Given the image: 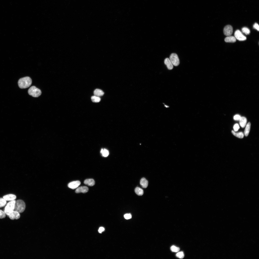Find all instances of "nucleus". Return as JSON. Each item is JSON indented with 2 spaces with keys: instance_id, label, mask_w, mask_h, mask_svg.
<instances>
[{
  "instance_id": "1",
  "label": "nucleus",
  "mask_w": 259,
  "mask_h": 259,
  "mask_svg": "<svg viewBox=\"0 0 259 259\" xmlns=\"http://www.w3.org/2000/svg\"><path fill=\"white\" fill-rule=\"evenodd\" d=\"M32 83L31 79L28 77L20 78L18 82L19 87L22 89L25 88L29 87L30 86Z\"/></svg>"
},
{
  "instance_id": "2",
  "label": "nucleus",
  "mask_w": 259,
  "mask_h": 259,
  "mask_svg": "<svg viewBox=\"0 0 259 259\" xmlns=\"http://www.w3.org/2000/svg\"><path fill=\"white\" fill-rule=\"evenodd\" d=\"M25 208V205L23 200H18L16 201L14 210L19 213L23 212Z\"/></svg>"
},
{
  "instance_id": "3",
  "label": "nucleus",
  "mask_w": 259,
  "mask_h": 259,
  "mask_svg": "<svg viewBox=\"0 0 259 259\" xmlns=\"http://www.w3.org/2000/svg\"><path fill=\"white\" fill-rule=\"evenodd\" d=\"M28 92L29 95L35 97H38L41 93V90L34 86L31 87L29 89Z\"/></svg>"
},
{
  "instance_id": "4",
  "label": "nucleus",
  "mask_w": 259,
  "mask_h": 259,
  "mask_svg": "<svg viewBox=\"0 0 259 259\" xmlns=\"http://www.w3.org/2000/svg\"><path fill=\"white\" fill-rule=\"evenodd\" d=\"M15 201L14 200L11 201L7 204L5 208L4 212L7 216L14 210Z\"/></svg>"
},
{
  "instance_id": "5",
  "label": "nucleus",
  "mask_w": 259,
  "mask_h": 259,
  "mask_svg": "<svg viewBox=\"0 0 259 259\" xmlns=\"http://www.w3.org/2000/svg\"><path fill=\"white\" fill-rule=\"evenodd\" d=\"M169 58L173 65L175 66L179 65L180 61L177 54L174 53H171L170 56Z\"/></svg>"
},
{
  "instance_id": "6",
  "label": "nucleus",
  "mask_w": 259,
  "mask_h": 259,
  "mask_svg": "<svg viewBox=\"0 0 259 259\" xmlns=\"http://www.w3.org/2000/svg\"><path fill=\"white\" fill-rule=\"evenodd\" d=\"M234 35L236 39L240 41H244L247 39L246 37L239 30H237L235 31Z\"/></svg>"
},
{
  "instance_id": "7",
  "label": "nucleus",
  "mask_w": 259,
  "mask_h": 259,
  "mask_svg": "<svg viewBox=\"0 0 259 259\" xmlns=\"http://www.w3.org/2000/svg\"><path fill=\"white\" fill-rule=\"evenodd\" d=\"M224 33L225 35L228 36H231L233 32V28L231 26L227 25L225 26L224 28Z\"/></svg>"
},
{
  "instance_id": "8",
  "label": "nucleus",
  "mask_w": 259,
  "mask_h": 259,
  "mask_svg": "<svg viewBox=\"0 0 259 259\" xmlns=\"http://www.w3.org/2000/svg\"><path fill=\"white\" fill-rule=\"evenodd\" d=\"M8 216L11 219L13 220L18 219L20 218V215L18 212L13 210L9 214Z\"/></svg>"
},
{
  "instance_id": "9",
  "label": "nucleus",
  "mask_w": 259,
  "mask_h": 259,
  "mask_svg": "<svg viewBox=\"0 0 259 259\" xmlns=\"http://www.w3.org/2000/svg\"><path fill=\"white\" fill-rule=\"evenodd\" d=\"M80 184L81 182L79 181H74L69 183L68 184V186L70 188L74 189L78 187Z\"/></svg>"
},
{
  "instance_id": "10",
  "label": "nucleus",
  "mask_w": 259,
  "mask_h": 259,
  "mask_svg": "<svg viewBox=\"0 0 259 259\" xmlns=\"http://www.w3.org/2000/svg\"><path fill=\"white\" fill-rule=\"evenodd\" d=\"M88 190V188L85 186H81L77 188L75 191L76 193H85L87 192Z\"/></svg>"
},
{
  "instance_id": "11",
  "label": "nucleus",
  "mask_w": 259,
  "mask_h": 259,
  "mask_svg": "<svg viewBox=\"0 0 259 259\" xmlns=\"http://www.w3.org/2000/svg\"><path fill=\"white\" fill-rule=\"evenodd\" d=\"M16 196L12 194H8L4 196L3 198L6 201H12L14 200L16 198Z\"/></svg>"
},
{
  "instance_id": "12",
  "label": "nucleus",
  "mask_w": 259,
  "mask_h": 259,
  "mask_svg": "<svg viewBox=\"0 0 259 259\" xmlns=\"http://www.w3.org/2000/svg\"><path fill=\"white\" fill-rule=\"evenodd\" d=\"M164 62L165 64L166 65L168 69L171 70L173 69V65L169 58H166L165 59Z\"/></svg>"
},
{
  "instance_id": "13",
  "label": "nucleus",
  "mask_w": 259,
  "mask_h": 259,
  "mask_svg": "<svg viewBox=\"0 0 259 259\" xmlns=\"http://www.w3.org/2000/svg\"><path fill=\"white\" fill-rule=\"evenodd\" d=\"M239 121V124L241 127L244 128L246 126L247 122V118L245 117H241Z\"/></svg>"
},
{
  "instance_id": "14",
  "label": "nucleus",
  "mask_w": 259,
  "mask_h": 259,
  "mask_svg": "<svg viewBox=\"0 0 259 259\" xmlns=\"http://www.w3.org/2000/svg\"><path fill=\"white\" fill-rule=\"evenodd\" d=\"M84 183L85 184L88 186H92L94 185L95 184V182L93 179H87L84 180Z\"/></svg>"
},
{
  "instance_id": "15",
  "label": "nucleus",
  "mask_w": 259,
  "mask_h": 259,
  "mask_svg": "<svg viewBox=\"0 0 259 259\" xmlns=\"http://www.w3.org/2000/svg\"><path fill=\"white\" fill-rule=\"evenodd\" d=\"M140 183L142 187L143 188H146L148 185V181L144 178H142L141 179Z\"/></svg>"
},
{
  "instance_id": "16",
  "label": "nucleus",
  "mask_w": 259,
  "mask_h": 259,
  "mask_svg": "<svg viewBox=\"0 0 259 259\" xmlns=\"http://www.w3.org/2000/svg\"><path fill=\"white\" fill-rule=\"evenodd\" d=\"M224 40L225 42H234L236 41L235 38L233 36H228L226 37Z\"/></svg>"
},
{
  "instance_id": "17",
  "label": "nucleus",
  "mask_w": 259,
  "mask_h": 259,
  "mask_svg": "<svg viewBox=\"0 0 259 259\" xmlns=\"http://www.w3.org/2000/svg\"><path fill=\"white\" fill-rule=\"evenodd\" d=\"M251 127V123L248 122L246 125L245 129L244 134L245 136H247L250 131Z\"/></svg>"
},
{
  "instance_id": "18",
  "label": "nucleus",
  "mask_w": 259,
  "mask_h": 259,
  "mask_svg": "<svg viewBox=\"0 0 259 259\" xmlns=\"http://www.w3.org/2000/svg\"><path fill=\"white\" fill-rule=\"evenodd\" d=\"M104 94V92L100 89H96L94 91V95L99 97L103 96Z\"/></svg>"
},
{
  "instance_id": "19",
  "label": "nucleus",
  "mask_w": 259,
  "mask_h": 259,
  "mask_svg": "<svg viewBox=\"0 0 259 259\" xmlns=\"http://www.w3.org/2000/svg\"><path fill=\"white\" fill-rule=\"evenodd\" d=\"M231 132L234 135L239 138H242L244 137V134L242 132H236L233 130H232Z\"/></svg>"
},
{
  "instance_id": "20",
  "label": "nucleus",
  "mask_w": 259,
  "mask_h": 259,
  "mask_svg": "<svg viewBox=\"0 0 259 259\" xmlns=\"http://www.w3.org/2000/svg\"><path fill=\"white\" fill-rule=\"evenodd\" d=\"M135 193L138 195H142L143 194V189L138 187L135 188Z\"/></svg>"
},
{
  "instance_id": "21",
  "label": "nucleus",
  "mask_w": 259,
  "mask_h": 259,
  "mask_svg": "<svg viewBox=\"0 0 259 259\" xmlns=\"http://www.w3.org/2000/svg\"><path fill=\"white\" fill-rule=\"evenodd\" d=\"M100 153L104 157L107 156L109 154L108 151L105 149H102L101 150Z\"/></svg>"
},
{
  "instance_id": "22",
  "label": "nucleus",
  "mask_w": 259,
  "mask_h": 259,
  "mask_svg": "<svg viewBox=\"0 0 259 259\" xmlns=\"http://www.w3.org/2000/svg\"><path fill=\"white\" fill-rule=\"evenodd\" d=\"M92 101L94 102H98L100 101L101 99L100 97L95 95L92 96L91 97Z\"/></svg>"
},
{
  "instance_id": "23",
  "label": "nucleus",
  "mask_w": 259,
  "mask_h": 259,
  "mask_svg": "<svg viewBox=\"0 0 259 259\" xmlns=\"http://www.w3.org/2000/svg\"><path fill=\"white\" fill-rule=\"evenodd\" d=\"M6 203V201L3 198H0V208L5 206Z\"/></svg>"
},
{
  "instance_id": "24",
  "label": "nucleus",
  "mask_w": 259,
  "mask_h": 259,
  "mask_svg": "<svg viewBox=\"0 0 259 259\" xmlns=\"http://www.w3.org/2000/svg\"><path fill=\"white\" fill-rule=\"evenodd\" d=\"M242 32L246 35H248L250 33V30L246 27H244L242 29Z\"/></svg>"
},
{
  "instance_id": "25",
  "label": "nucleus",
  "mask_w": 259,
  "mask_h": 259,
  "mask_svg": "<svg viewBox=\"0 0 259 259\" xmlns=\"http://www.w3.org/2000/svg\"><path fill=\"white\" fill-rule=\"evenodd\" d=\"M171 249L172 252H176L179 251L180 248L173 245L171 247Z\"/></svg>"
},
{
  "instance_id": "26",
  "label": "nucleus",
  "mask_w": 259,
  "mask_h": 259,
  "mask_svg": "<svg viewBox=\"0 0 259 259\" xmlns=\"http://www.w3.org/2000/svg\"><path fill=\"white\" fill-rule=\"evenodd\" d=\"M177 257L181 259H183L184 257V254L182 252H181L177 253L176 254Z\"/></svg>"
},
{
  "instance_id": "27",
  "label": "nucleus",
  "mask_w": 259,
  "mask_h": 259,
  "mask_svg": "<svg viewBox=\"0 0 259 259\" xmlns=\"http://www.w3.org/2000/svg\"><path fill=\"white\" fill-rule=\"evenodd\" d=\"M6 217V214L4 212L0 210V218H4Z\"/></svg>"
},
{
  "instance_id": "28",
  "label": "nucleus",
  "mask_w": 259,
  "mask_h": 259,
  "mask_svg": "<svg viewBox=\"0 0 259 259\" xmlns=\"http://www.w3.org/2000/svg\"><path fill=\"white\" fill-rule=\"evenodd\" d=\"M233 129L234 131H237L240 128L238 124H235L233 126Z\"/></svg>"
},
{
  "instance_id": "29",
  "label": "nucleus",
  "mask_w": 259,
  "mask_h": 259,
  "mask_svg": "<svg viewBox=\"0 0 259 259\" xmlns=\"http://www.w3.org/2000/svg\"><path fill=\"white\" fill-rule=\"evenodd\" d=\"M241 117L240 115L239 114H236L234 117V119L236 121H239Z\"/></svg>"
},
{
  "instance_id": "30",
  "label": "nucleus",
  "mask_w": 259,
  "mask_h": 259,
  "mask_svg": "<svg viewBox=\"0 0 259 259\" xmlns=\"http://www.w3.org/2000/svg\"><path fill=\"white\" fill-rule=\"evenodd\" d=\"M124 217L126 219H129L131 218V215L130 213L126 214L124 215Z\"/></svg>"
},
{
  "instance_id": "31",
  "label": "nucleus",
  "mask_w": 259,
  "mask_h": 259,
  "mask_svg": "<svg viewBox=\"0 0 259 259\" xmlns=\"http://www.w3.org/2000/svg\"><path fill=\"white\" fill-rule=\"evenodd\" d=\"M253 27L254 28L256 29L258 31L259 30V26L258 24L255 23L253 25Z\"/></svg>"
},
{
  "instance_id": "32",
  "label": "nucleus",
  "mask_w": 259,
  "mask_h": 259,
  "mask_svg": "<svg viewBox=\"0 0 259 259\" xmlns=\"http://www.w3.org/2000/svg\"><path fill=\"white\" fill-rule=\"evenodd\" d=\"M104 230V228L102 227H100L99 228L98 230V232L100 233H101Z\"/></svg>"
}]
</instances>
